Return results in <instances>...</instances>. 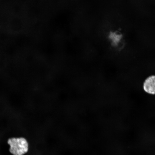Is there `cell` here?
<instances>
[{"label":"cell","mask_w":155,"mask_h":155,"mask_svg":"<svg viewBox=\"0 0 155 155\" xmlns=\"http://www.w3.org/2000/svg\"><path fill=\"white\" fill-rule=\"evenodd\" d=\"M7 143L9 151L13 155H24L28 151V144L24 138H11L8 140Z\"/></svg>","instance_id":"6da1fadb"},{"label":"cell","mask_w":155,"mask_h":155,"mask_svg":"<svg viewBox=\"0 0 155 155\" xmlns=\"http://www.w3.org/2000/svg\"><path fill=\"white\" fill-rule=\"evenodd\" d=\"M155 78L154 75L148 77L143 84L144 91L148 94H154L155 90Z\"/></svg>","instance_id":"7a4b0ae2"}]
</instances>
